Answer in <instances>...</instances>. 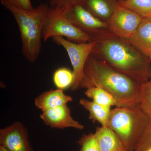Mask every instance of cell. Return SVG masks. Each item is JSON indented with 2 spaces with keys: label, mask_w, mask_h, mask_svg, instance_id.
Segmentation results:
<instances>
[{
  "label": "cell",
  "mask_w": 151,
  "mask_h": 151,
  "mask_svg": "<svg viewBox=\"0 0 151 151\" xmlns=\"http://www.w3.org/2000/svg\"><path fill=\"white\" fill-rule=\"evenodd\" d=\"M90 36L95 42L91 55L141 83L150 79V58L129 41L115 35L109 29Z\"/></svg>",
  "instance_id": "cell-1"
},
{
  "label": "cell",
  "mask_w": 151,
  "mask_h": 151,
  "mask_svg": "<svg viewBox=\"0 0 151 151\" xmlns=\"http://www.w3.org/2000/svg\"><path fill=\"white\" fill-rule=\"evenodd\" d=\"M141 84L90 55L79 88L100 87L113 96L118 107H126L139 104Z\"/></svg>",
  "instance_id": "cell-2"
},
{
  "label": "cell",
  "mask_w": 151,
  "mask_h": 151,
  "mask_svg": "<svg viewBox=\"0 0 151 151\" xmlns=\"http://www.w3.org/2000/svg\"><path fill=\"white\" fill-rule=\"evenodd\" d=\"M13 16L19 29L22 52L28 61L35 62L40 54L42 32L50 7L42 4L29 10L6 8Z\"/></svg>",
  "instance_id": "cell-3"
},
{
  "label": "cell",
  "mask_w": 151,
  "mask_h": 151,
  "mask_svg": "<svg viewBox=\"0 0 151 151\" xmlns=\"http://www.w3.org/2000/svg\"><path fill=\"white\" fill-rule=\"evenodd\" d=\"M150 120L139 105L111 110L107 127L119 136L129 151H135Z\"/></svg>",
  "instance_id": "cell-4"
},
{
  "label": "cell",
  "mask_w": 151,
  "mask_h": 151,
  "mask_svg": "<svg viewBox=\"0 0 151 151\" xmlns=\"http://www.w3.org/2000/svg\"><path fill=\"white\" fill-rule=\"evenodd\" d=\"M55 37H65L75 43L92 41L89 35L76 27L67 18L64 9L50 8L43 28L42 40L46 42Z\"/></svg>",
  "instance_id": "cell-5"
},
{
  "label": "cell",
  "mask_w": 151,
  "mask_h": 151,
  "mask_svg": "<svg viewBox=\"0 0 151 151\" xmlns=\"http://www.w3.org/2000/svg\"><path fill=\"white\" fill-rule=\"evenodd\" d=\"M56 43L62 46L70 58L73 67L74 79L70 86L72 91L79 89V86L84 76V68L88 58L90 56L95 42L92 41L86 43H77L65 39L62 37L52 38Z\"/></svg>",
  "instance_id": "cell-6"
},
{
  "label": "cell",
  "mask_w": 151,
  "mask_h": 151,
  "mask_svg": "<svg viewBox=\"0 0 151 151\" xmlns=\"http://www.w3.org/2000/svg\"><path fill=\"white\" fill-rule=\"evenodd\" d=\"M144 18L118 5L107 22L108 29L115 35L129 40Z\"/></svg>",
  "instance_id": "cell-7"
},
{
  "label": "cell",
  "mask_w": 151,
  "mask_h": 151,
  "mask_svg": "<svg viewBox=\"0 0 151 151\" xmlns=\"http://www.w3.org/2000/svg\"><path fill=\"white\" fill-rule=\"evenodd\" d=\"M64 11L67 18L74 26L90 36L109 29L107 22L94 17L81 4L74 5Z\"/></svg>",
  "instance_id": "cell-8"
},
{
  "label": "cell",
  "mask_w": 151,
  "mask_h": 151,
  "mask_svg": "<svg viewBox=\"0 0 151 151\" xmlns=\"http://www.w3.org/2000/svg\"><path fill=\"white\" fill-rule=\"evenodd\" d=\"M0 144L9 151H33L27 130L19 122L0 130Z\"/></svg>",
  "instance_id": "cell-9"
},
{
  "label": "cell",
  "mask_w": 151,
  "mask_h": 151,
  "mask_svg": "<svg viewBox=\"0 0 151 151\" xmlns=\"http://www.w3.org/2000/svg\"><path fill=\"white\" fill-rule=\"evenodd\" d=\"M40 117L45 124L52 128L63 129L70 127L79 130L84 129L83 125L72 118L67 105L42 112Z\"/></svg>",
  "instance_id": "cell-10"
},
{
  "label": "cell",
  "mask_w": 151,
  "mask_h": 151,
  "mask_svg": "<svg viewBox=\"0 0 151 151\" xmlns=\"http://www.w3.org/2000/svg\"><path fill=\"white\" fill-rule=\"evenodd\" d=\"M128 40L143 54L150 57L151 55V18H144Z\"/></svg>",
  "instance_id": "cell-11"
},
{
  "label": "cell",
  "mask_w": 151,
  "mask_h": 151,
  "mask_svg": "<svg viewBox=\"0 0 151 151\" xmlns=\"http://www.w3.org/2000/svg\"><path fill=\"white\" fill-rule=\"evenodd\" d=\"M73 100L71 97L66 95L63 90L51 89L40 94L35 98V106L42 112L52 108L66 105Z\"/></svg>",
  "instance_id": "cell-12"
},
{
  "label": "cell",
  "mask_w": 151,
  "mask_h": 151,
  "mask_svg": "<svg viewBox=\"0 0 151 151\" xmlns=\"http://www.w3.org/2000/svg\"><path fill=\"white\" fill-rule=\"evenodd\" d=\"M94 134L100 151H129L119 136L109 127H97Z\"/></svg>",
  "instance_id": "cell-13"
},
{
  "label": "cell",
  "mask_w": 151,
  "mask_h": 151,
  "mask_svg": "<svg viewBox=\"0 0 151 151\" xmlns=\"http://www.w3.org/2000/svg\"><path fill=\"white\" fill-rule=\"evenodd\" d=\"M81 4L94 17L107 23L118 5L108 0H82Z\"/></svg>",
  "instance_id": "cell-14"
},
{
  "label": "cell",
  "mask_w": 151,
  "mask_h": 151,
  "mask_svg": "<svg viewBox=\"0 0 151 151\" xmlns=\"http://www.w3.org/2000/svg\"><path fill=\"white\" fill-rule=\"evenodd\" d=\"M79 104L89 112V118L94 122H97L102 127H107L108 119L111 113V107H106L86 99L79 100Z\"/></svg>",
  "instance_id": "cell-15"
},
{
  "label": "cell",
  "mask_w": 151,
  "mask_h": 151,
  "mask_svg": "<svg viewBox=\"0 0 151 151\" xmlns=\"http://www.w3.org/2000/svg\"><path fill=\"white\" fill-rule=\"evenodd\" d=\"M85 94L92 101L100 105L111 108V106H119L118 102L113 96L100 87L94 86L87 88Z\"/></svg>",
  "instance_id": "cell-16"
},
{
  "label": "cell",
  "mask_w": 151,
  "mask_h": 151,
  "mask_svg": "<svg viewBox=\"0 0 151 151\" xmlns=\"http://www.w3.org/2000/svg\"><path fill=\"white\" fill-rule=\"evenodd\" d=\"M118 4L145 18H151V0H123Z\"/></svg>",
  "instance_id": "cell-17"
},
{
  "label": "cell",
  "mask_w": 151,
  "mask_h": 151,
  "mask_svg": "<svg viewBox=\"0 0 151 151\" xmlns=\"http://www.w3.org/2000/svg\"><path fill=\"white\" fill-rule=\"evenodd\" d=\"M73 72L66 68H60L55 70L53 76V81L58 89H63L70 87L73 83Z\"/></svg>",
  "instance_id": "cell-18"
},
{
  "label": "cell",
  "mask_w": 151,
  "mask_h": 151,
  "mask_svg": "<svg viewBox=\"0 0 151 151\" xmlns=\"http://www.w3.org/2000/svg\"><path fill=\"white\" fill-rule=\"evenodd\" d=\"M139 105L151 121V79L141 84Z\"/></svg>",
  "instance_id": "cell-19"
},
{
  "label": "cell",
  "mask_w": 151,
  "mask_h": 151,
  "mask_svg": "<svg viewBox=\"0 0 151 151\" xmlns=\"http://www.w3.org/2000/svg\"><path fill=\"white\" fill-rule=\"evenodd\" d=\"M80 151H100L98 141L94 134L83 135L78 141Z\"/></svg>",
  "instance_id": "cell-20"
},
{
  "label": "cell",
  "mask_w": 151,
  "mask_h": 151,
  "mask_svg": "<svg viewBox=\"0 0 151 151\" xmlns=\"http://www.w3.org/2000/svg\"><path fill=\"white\" fill-rule=\"evenodd\" d=\"M151 148V121L147 127L135 151H147Z\"/></svg>",
  "instance_id": "cell-21"
},
{
  "label": "cell",
  "mask_w": 151,
  "mask_h": 151,
  "mask_svg": "<svg viewBox=\"0 0 151 151\" xmlns=\"http://www.w3.org/2000/svg\"><path fill=\"white\" fill-rule=\"evenodd\" d=\"M1 4L7 8L9 6L15 7L25 10H29L33 7L30 0H0Z\"/></svg>",
  "instance_id": "cell-22"
},
{
  "label": "cell",
  "mask_w": 151,
  "mask_h": 151,
  "mask_svg": "<svg viewBox=\"0 0 151 151\" xmlns=\"http://www.w3.org/2000/svg\"><path fill=\"white\" fill-rule=\"evenodd\" d=\"M82 0H49L50 8L65 9L76 4H81Z\"/></svg>",
  "instance_id": "cell-23"
},
{
  "label": "cell",
  "mask_w": 151,
  "mask_h": 151,
  "mask_svg": "<svg viewBox=\"0 0 151 151\" xmlns=\"http://www.w3.org/2000/svg\"><path fill=\"white\" fill-rule=\"evenodd\" d=\"M0 151H9L5 147H3L2 146L0 145Z\"/></svg>",
  "instance_id": "cell-24"
},
{
  "label": "cell",
  "mask_w": 151,
  "mask_h": 151,
  "mask_svg": "<svg viewBox=\"0 0 151 151\" xmlns=\"http://www.w3.org/2000/svg\"><path fill=\"white\" fill-rule=\"evenodd\" d=\"M149 58H150V63H151V72H150V74H151V78L150 79L151 80V55L149 57Z\"/></svg>",
  "instance_id": "cell-25"
},
{
  "label": "cell",
  "mask_w": 151,
  "mask_h": 151,
  "mask_svg": "<svg viewBox=\"0 0 151 151\" xmlns=\"http://www.w3.org/2000/svg\"><path fill=\"white\" fill-rule=\"evenodd\" d=\"M147 151H151V148L149 149V150H148Z\"/></svg>",
  "instance_id": "cell-26"
},
{
  "label": "cell",
  "mask_w": 151,
  "mask_h": 151,
  "mask_svg": "<svg viewBox=\"0 0 151 151\" xmlns=\"http://www.w3.org/2000/svg\"><path fill=\"white\" fill-rule=\"evenodd\" d=\"M122 1H123V0H122Z\"/></svg>",
  "instance_id": "cell-27"
}]
</instances>
